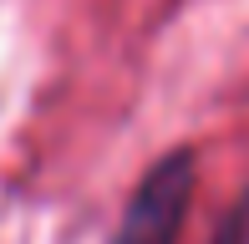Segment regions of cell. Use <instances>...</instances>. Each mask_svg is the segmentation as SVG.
Wrapping results in <instances>:
<instances>
[{
    "mask_svg": "<svg viewBox=\"0 0 249 244\" xmlns=\"http://www.w3.org/2000/svg\"><path fill=\"white\" fill-rule=\"evenodd\" d=\"M213 244H249V193H244L239 204L229 209V219L219 224V234H213Z\"/></svg>",
    "mask_w": 249,
    "mask_h": 244,
    "instance_id": "cell-2",
    "label": "cell"
},
{
    "mask_svg": "<svg viewBox=\"0 0 249 244\" xmlns=\"http://www.w3.org/2000/svg\"><path fill=\"white\" fill-rule=\"evenodd\" d=\"M194 183H198V163L188 148H173L168 158H158L142 173V183L132 188L112 244H178L188 204H194Z\"/></svg>",
    "mask_w": 249,
    "mask_h": 244,
    "instance_id": "cell-1",
    "label": "cell"
}]
</instances>
